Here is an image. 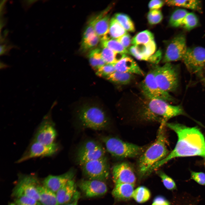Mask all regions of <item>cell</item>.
Returning <instances> with one entry per match:
<instances>
[{"mask_svg": "<svg viewBox=\"0 0 205 205\" xmlns=\"http://www.w3.org/2000/svg\"><path fill=\"white\" fill-rule=\"evenodd\" d=\"M15 202L20 205H42L39 201L25 196L16 198Z\"/></svg>", "mask_w": 205, "mask_h": 205, "instance_id": "obj_37", "label": "cell"}, {"mask_svg": "<svg viewBox=\"0 0 205 205\" xmlns=\"http://www.w3.org/2000/svg\"><path fill=\"white\" fill-rule=\"evenodd\" d=\"M101 41L102 47L107 48L114 51L125 54L129 52L128 50L116 39L111 38Z\"/></svg>", "mask_w": 205, "mask_h": 205, "instance_id": "obj_29", "label": "cell"}, {"mask_svg": "<svg viewBox=\"0 0 205 205\" xmlns=\"http://www.w3.org/2000/svg\"><path fill=\"white\" fill-rule=\"evenodd\" d=\"M9 66L7 64L3 63L1 62H0V69H6L9 67Z\"/></svg>", "mask_w": 205, "mask_h": 205, "instance_id": "obj_47", "label": "cell"}, {"mask_svg": "<svg viewBox=\"0 0 205 205\" xmlns=\"http://www.w3.org/2000/svg\"><path fill=\"white\" fill-rule=\"evenodd\" d=\"M185 35L179 34L169 41L163 60L164 63L182 60L187 49Z\"/></svg>", "mask_w": 205, "mask_h": 205, "instance_id": "obj_13", "label": "cell"}, {"mask_svg": "<svg viewBox=\"0 0 205 205\" xmlns=\"http://www.w3.org/2000/svg\"><path fill=\"white\" fill-rule=\"evenodd\" d=\"M151 196L149 190L144 186H140L134 190L132 198L138 203H143L148 200Z\"/></svg>", "mask_w": 205, "mask_h": 205, "instance_id": "obj_31", "label": "cell"}, {"mask_svg": "<svg viewBox=\"0 0 205 205\" xmlns=\"http://www.w3.org/2000/svg\"><path fill=\"white\" fill-rule=\"evenodd\" d=\"M79 188L87 198L98 197L104 195L108 188L104 181L96 180H82L77 184Z\"/></svg>", "mask_w": 205, "mask_h": 205, "instance_id": "obj_16", "label": "cell"}, {"mask_svg": "<svg viewBox=\"0 0 205 205\" xmlns=\"http://www.w3.org/2000/svg\"><path fill=\"white\" fill-rule=\"evenodd\" d=\"M165 1L160 0H152L150 1L148 4V7L151 10H159L163 5Z\"/></svg>", "mask_w": 205, "mask_h": 205, "instance_id": "obj_42", "label": "cell"}, {"mask_svg": "<svg viewBox=\"0 0 205 205\" xmlns=\"http://www.w3.org/2000/svg\"><path fill=\"white\" fill-rule=\"evenodd\" d=\"M78 118L84 127L95 130L106 128L109 121L104 111L99 106L86 104L81 106L77 113Z\"/></svg>", "mask_w": 205, "mask_h": 205, "instance_id": "obj_4", "label": "cell"}, {"mask_svg": "<svg viewBox=\"0 0 205 205\" xmlns=\"http://www.w3.org/2000/svg\"><path fill=\"white\" fill-rule=\"evenodd\" d=\"M165 3L169 6H177L199 12L202 11L201 2L199 0H165Z\"/></svg>", "mask_w": 205, "mask_h": 205, "instance_id": "obj_24", "label": "cell"}, {"mask_svg": "<svg viewBox=\"0 0 205 205\" xmlns=\"http://www.w3.org/2000/svg\"><path fill=\"white\" fill-rule=\"evenodd\" d=\"M156 49V44L153 40L145 44L132 46L130 48L129 52L137 60L148 62Z\"/></svg>", "mask_w": 205, "mask_h": 205, "instance_id": "obj_19", "label": "cell"}, {"mask_svg": "<svg viewBox=\"0 0 205 205\" xmlns=\"http://www.w3.org/2000/svg\"><path fill=\"white\" fill-rule=\"evenodd\" d=\"M182 61L190 73L200 74L205 65V48L201 46L188 48Z\"/></svg>", "mask_w": 205, "mask_h": 205, "instance_id": "obj_11", "label": "cell"}, {"mask_svg": "<svg viewBox=\"0 0 205 205\" xmlns=\"http://www.w3.org/2000/svg\"><path fill=\"white\" fill-rule=\"evenodd\" d=\"M158 174L164 185L167 189L170 190L176 189V184L172 178L162 172H159Z\"/></svg>", "mask_w": 205, "mask_h": 205, "instance_id": "obj_35", "label": "cell"}, {"mask_svg": "<svg viewBox=\"0 0 205 205\" xmlns=\"http://www.w3.org/2000/svg\"><path fill=\"white\" fill-rule=\"evenodd\" d=\"M115 71V64L106 63L98 70L97 73L100 76H107Z\"/></svg>", "mask_w": 205, "mask_h": 205, "instance_id": "obj_38", "label": "cell"}, {"mask_svg": "<svg viewBox=\"0 0 205 205\" xmlns=\"http://www.w3.org/2000/svg\"><path fill=\"white\" fill-rule=\"evenodd\" d=\"M107 151L118 158H133L140 156L144 148L133 144L125 142L116 137L104 136L102 138Z\"/></svg>", "mask_w": 205, "mask_h": 205, "instance_id": "obj_5", "label": "cell"}, {"mask_svg": "<svg viewBox=\"0 0 205 205\" xmlns=\"http://www.w3.org/2000/svg\"><path fill=\"white\" fill-rule=\"evenodd\" d=\"M101 50L102 58L106 63L115 64L126 56V54L116 52L107 48Z\"/></svg>", "mask_w": 205, "mask_h": 205, "instance_id": "obj_26", "label": "cell"}, {"mask_svg": "<svg viewBox=\"0 0 205 205\" xmlns=\"http://www.w3.org/2000/svg\"><path fill=\"white\" fill-rule=\"evenodd\" d=\"M191 178L198 184L205 186V173H204L192 171Z\"/></svg>", "mask_w": 205, "mask_h": 205, "instance_id": "obj_39", "label": "cell"}, {"mask_svg": "<svg viewBox=\"0 0 205 205\" xmlns=\"http://www.w3.org/2000/svg\"><path fill=\"white\" fill-rule=\"evenodd\" d=\"M112 179L115 184L126 183L135 184L136 177L130 165L123 162L115 165L112 171Z\"/></svg>", "mask_w": 205, "mask_h": 205, "instance_id": "obj_17", "label": "cell"}, {"mask_svg": "<svg viewBox=\"0 0 205 205\" xmlns=\"http://www.w3.org/2000/svg\"><path fill=\"white\" fill-rule=\"evenodd\" d=\"M155 76L159 87L169 92L174 91L178 85V73L175 65L170 62L165 63L162 66H155Z\"/></svg>", "mask_w": 205, "mask_h": 205, "instance_id": "obj_6", "label": "cell"}, {"mask_svg": "<svg viewBox=\"0 0 205 205\" xmlns=\"http://www.w3.org/2000/svg\"><path fill=\"white\" fill-rule=\"evenodd\" d=\"M133 74L116 71L107 77L110 81L117 83L126 85L129 83L133 77Z\"/></svg>", "mask_w": 205, "mask_h": 205, "instance_id": "obj_27", "label": "cell"}, {"mask_svg": "<svg viewBox=\"0 0 205 205\" xmlns=\"http://www.w3.org/2000/svg\"><path fill=\"white\" fill-rule=\"evenodd\" d=\"M204 165H205V163H204Z\"/></svg>", "mask_w": 205, "mask_h": 205, "instance_id": "obj_49", "label": "cell"}, {"mask_svg": "<svg viewBox=\"0 0 205 205\" xmlns=\"http://www.w3.org/2000/svg\"><path fill=\"white\" fill-rule=\"evenodd\" d=\"M0 56L9 54V51L11 49L16 47L13 45L8 43L7 41L5 39L0 41Z\"/></svg>", "mask_w": 205, "mask_h": 205, "instance_id": "obj_40", "label": "cell"}, {"mask_svg": "<svg viewBox=\"0 0 205 205\" xmlns=\"http://www.w3.org/2000/svg\"><path fill=\"white\" fill-rule=\"evenodd\" d=\"M107 11L105 10L93 18L95 33L100 39L108 32L110 21Z\"/></svg>", "mask_w": 205, "mask_h": 205, "instance_id": "obj_21", "label": "cell"}, {"mask_svg": "<svg viewBox=\"0 0 205 205\" xmlns=\"http://www.w3.org/2000/svg\"><path fill=\"white\" fill-rule=\"evenodd\" d=\"M163 19L161 11L159 10H150L147 15L148 22L151 25L155 24L160 22Z\"/></svg>", "mask_w": 205, "mask_h": 205, "instance_id": "obj_34", "label": "cell"}, {"mask_svg": "<svg viewBox=\"0 0 205 205\" xmlns=\"http://www.w3.org/2000/svg\"><path fill=\"white\" fill-rule=\"evenodd\" d=\"M40 184L34 174H20L18 182L14 188L12 195L16 198L25 196L39 201L38 186Z\"/></svg>", "mask_w": 205, "mask_h": 205, "instance_id": "obj_8", "label": "cell"}, {"mask_svg": "<svg viewBox=\"0 0 205 205\" xmlns=\"http://www.w3.org/2000/svg\"><path fill=\"white\" fill-rule=\"evenodd\" d=\"M153 34L148 30H146L138 33L132 39V44L134 46L144 44L153 40Z\"/></svg>", "mask_w": 205, "mask_h": 205, "instance_id": "obj_30", "label": "cell"}, {"mask_svg": "<svg viewBox=\"0 0 205 205\" xmlns=\"http://www.w3.org/2000/svg\"><path fill=\"white\" fill-rule=\"evenodd\" d=\"M65 187L64 205L71 202L77 191L74 179L68 181L65 184Z\"/></svg>", "mask_w": 205, "mask_h": 205, "instance_id": "obj_33", "label": "cell"}, {"mask_svg": "<svg viewBox=\"0 0 205 205\" xmlns=\"http://www.w3.org/2000/svg\"><path fill=\"white\" fill-rule=\"evenodd\" d=\"M142 93L148 99H157L166 101H173L168 92L162 90L155 79V70L152 68L148 72L141 84Z\"/></svg>", "mask_w": 205, "mask_h": 205, "instance_id": "obj_9", "label": "cell"}, {"mask_svg": "<svg viewBox=\"0 0 205 205\" xmlns=\"http://www.w3.org/2000/svg\"><path fill=\"white\" fill-rule=\"evenodd\" d=\"M59 148L56 143L49 145L43 144L32 140L21 157L16 161L19 163L31 158L52 156L58 151Z\"/></svg>", "mask_w": 205, "mask_h": 205, "instance_id": "obj_14", "label": "cell"}, {"mask_svg": "<svg viewBox=\"0 0 205 205\" xmlns=\"http://www.w3.org/2000/svg\"><path fill=\"white\" fill-rule=\"evenodd\" d=\"M126 48H128L132 44V39L130 35L127 33L121 37L116 39Z\"/></svg>", "mask_w": 205, "mask_h": 205, "instance_id": "obj_41", "label": "cell"}, {"mask_svg": "<svg viewBox=\"0 0 205 205\" xmlns=\"http://www.w3.org/2000/svg\"><path fill=\"white\" fill-rule=\"evenodd\" d=\"M106 150L99 142L94 140L83 144L77 151V160L80 165L87 162L105 156Z\"/></svg>", "mask_w": 205, "mask_h": 205, "instance_id": "obj_12", "label": "cell"}, {"mask_svg": "<svg viewBox=\"0 0 205 205\" xmlns=\"http://www.w3.org/2000/svg\"><path fill=\"white\" fill-rule=\"evenodd\" d=\"M162 52L160 50L155 52L149 58L148 62L153 64L158 63L161 59Z\"/></svg>", "mask_w": 205, "mask_h": 205, "instance_id": "obj_44", "label": "cell"}, {"mask_svg": "<svg viewBox=\"0 0 205 205\" xmlns=\"http://www.w3.org/2000/svg\"><path fill=\"white\" fill-rule=\"evenodd\" d=\"M127 33V31L114 17L111 19L108 32L106 35L108 38L117 39Z\"/></svg>", "mask_w": 205, "mask_h": 205, "instance_id": "obj_25", "label": "cell"}, {"mask_svg": "<svg viewBox=\"0 0 205 205\" xmlns=\"http://www.w3.org/2000/svg\"><path fill=\"white\" fill-rule=\"evenodd\" d=\"M75 174V171L72 169L59 175H49L44 179L42 185L56 193L68 181L73 179Z\"/></svg>", "mask_w": 205, "mask_h": 205, "instance_id": "obj_18", "label": "cell"}, {"mask_svg": "<svg viewBox=\"0 0 205 205\" xmlns=\"http://www.w3.org/2000/svg\"><path fill=\"white\" fill-rule=\"evenodd\" d=\"M139 113L143 120L166 124L167 121L174 117L184 114L180 105L174 106L160 99H148Z\"/></svg>", "mask_w": 205, "mask_h": 205, "instance_id": "obj_3", "label": "cell"}, {"mask_svg": "<svg viewBox=\"0 0 205 205\" xmlns=\"http://www.w3.org/2000/svg\"><path fill=\"white\" fill-rule=\"evenodd\" d=\"M114 17L126 31L134 32L135 31L134 24L127 15L118 13L115 14Z\"/></svg>", "mask_w": 205, "mask_h": 205, "instance_id": "obj_32", "label": "cell"}, {"mask_svg": "<svg viewBox=\"0 0 205 205\" xmlns=\"http://www.w3.org/2000/svg\"><path fill=\"white\" fill-rule=\"evenodd\" d=\"M116 71L143 76L144 72L131 58L126 56L115 64Z\"/></svg>", "mask_w": 205, "mask_h": 205, "instance_id": "obj_20", "label": "cell"}, {"mask_svg": "<svg viewBox=\"0 0 205 205\" xmlns=\"http://www.w3.org/2000/svg\"><path fill=\"white\" fill-rule=\"evenodd\" d=\"M39 201L42 205H59L56 193L42 185L38 187Z\"/></svg>", "mask_w": 205, "mask_h": 205, "instance_id": "obj_23", "label": "cell"}, {"mask_svg": "<svg viewBox=\"0 0 205 205\" xmlns=\"http://www.w3.org/2000/svg\"><path fill=\"white\" fill-rule=\"evenodd\" d=\"M165 124H161L155 142L140 156L138 163V172L142 177L148 174L152 167L169 154L166 146Z\"/></svg>", "mask_w": 205, "mask_h": 205, "instance_id": "obj_2", "label": "cell"}, {"mask_svg": "<svg viewBox=\"0 0 205 205\" xmlns=\"http://www.w3.org/2000/svg\"><path fill=\"white\" fill-rule=\"evenodd\" d=\"M169 23L172 27H181L188 30H191L197 26L199 23L196 15L183 9L175 10L171 14Z\"/></svg>", "mask_w": 205, "mask_h": 205, "instance_id": "obj_15", "label": "cell"}, {"mask_svg": "<svg viewBox=\"0 0 205 205\" xmlns=\"http://www.w3.org/2000/svg\"><path fill=\"white\" fill-rule=\"evenodd\" d=\"M80 166L83 174L88 179L104 181L109 177V165L106 156L86 162Z\"/></svg>", "mask_w": 205, "mask_h": 205, "instance_id": "obj_7", "label": "cell"}, {"mask_svg": "<svg viewBox=\"0 0 205 205\" xmlns=\"http://www.w3.org/2000/svg\"><path fill=\"white\" fill-rule=\"evenodd\" d=\"M55 105L54 103L48 113L44 117L35 133L32 140L47 145L55 143L57 133L51 117V110Z\"/></svg>", "mask_w": 205, "mask_h": 205, "instance_id": "obj_10", "label": "cell"}, {"mask_svg": "<svg viewBox=\"0 0 205 205\" xmlns=\"http://www.w3.org/2000/svg\"><path fill=\"white\" fill-rule=\"evenodd\" d=\"M80 196V193L77 191L71 202L64 205H78V201Z\"/></svg>", "mask_w": 205, "mask_h": 205, "instance_id": "obj_46", "label": "cell"}, {"mask_svg": "<svg viewBox=\"0 0 205 205\" xmlns=\"http://www.w3.org/2000/svg\"><path fill=\"white\" fill-rule=\"evenodd\" d=\"M9 205H20L19 204H17L15 202L14 203H12L10 204Z\"/></svg>", "mask_w": 205, "mask_h": 205, "instance_id": "obj_48", "label": "cell"}, {"mask_svg": "<svg viewBox=\"0 0 205 205\" xmlns=\"http://www.w3.org/2000/svg\"><path fill=\"white\" fill-rule=\"evenodd\" d=\"M134 185L126 183L115 184L112 190V196L120 200H128L132 198Z\"/></svg>", "mask_w": 205, "mask_h": 205, "instance_id": "obj_22", "label": "cell"}, {"mask_svg": "<svg viewBox=\"0 0 205 205\" xmlns=\"http://www.w3.org/2000/svg\"><path fill=\"white\" fill-rule=\"evenodd\" d=\"M166 125L176 133L178 141L173 150L152 167L150 174L175 158L199 156L205 158V138L198 128L177 123H167Z\"/></svg>", "mask_w": 205, "mask_h": 205, "instance_id": "obj_1", "label": "cell"}, {"mask_svg": "<svg viewBox=\"0 0 205 205\" xmlns=\"http://www.w3.org/2000/svg\"><path fill=\"white\" fill-rule=\"evenodd\" d=\"M89 62L91 66L98 70L106 63L102 59L101 50L96 48L92 50L89 54Z\"/></svg>", "mask_w": 205, "mask_h": 205, "instance_id": "obj_28", "label": "cell"}, {"mask_svg": "<svg viewBox=\"0 0 205 205\" xmlns=\"http://www.w3.org/2000/svg\"><path fill=\"white\" fill-rule=\"evenodd\" d=\"M37 0H24L21 1L22 7L25 11L27 10L36 2Z\"/></svg>", "mask_w": 205, "mask_h": 205, "instance_id": "obj_45", "label": "cell"}, {"mask_svg": "<svg viewBox=\"0 0 205 205\" xmlns=\"http://www.w3.org/2000/svg\"><path fill=\"white\" fill-rule=\"evenodd\" d=\"M151 205H171V204L164 197L158 196L154 199Z\"/></svg>", "mask_w": 205, "mask_h": 205, "instance_id": "obj_43", "label": "cell"}, {"mask_svg": "<svg viewBox=\"0 0 205 205\" xmlns=\"http://www.w3.org/2000/svg\"><path fill=\"white\" fill-rule=\"evenodd\" d=\"M100 40V38L97 35L89 39L82 41L81 48L84 50L91 49L95 47Z\"/></svg>", "mask_w": 205, "mask_h": 205, "instance_id": "obj_36", "label": "cell"}]
</instances>
